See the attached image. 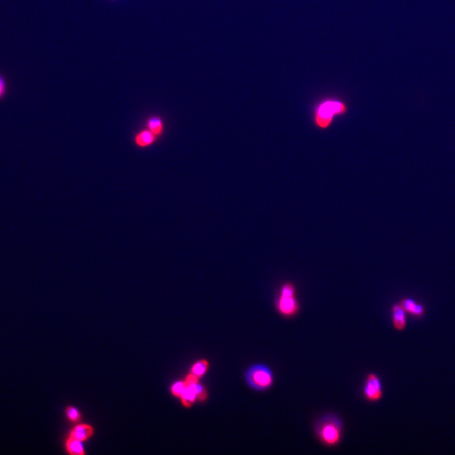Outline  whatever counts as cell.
Returning a JSON list of instances; mask_svg holds the SVG:
<instances>
[{"mask_svg":"<svg viewBox=\"0 0 455 455\" xmlns=\"http://www.w3.org/2000/svg\"><path fill=\"white\" fill-rule=\"evenodd\" d=\"M66 450L69 454L84 455L85 453L82 442L69 436L66 440Z\"/></svg>","mask_w":455,"mask_h":455,"instance_id":"obj_12","label":"cell"},{"mask_svg":"<svg viewBox=\"0 0 455 455\" xmlns=\"http://www.w3.org/2000/svg\"><path fill=\"white\" fill-rule=\"evenodd\" d=\"M181 399H182L183 406H186V407H191L195 403L197 397H196V394L192 389V388L187 385V388L185 389V391L183 392V394L181 395Z\"/></svg>","mask_w":455,"mask_h":455,"instance_id":"obj_13","label":"cell"},{"mask_svg":"<svg viewBox=\"0 0 455 455\" xmlns=\"http://www.w3.org/2000/svg\"><path fill=\"white\" fill-rule=\"evenodd\" d=\"M319 439L328 446H335L342 437V422L335 416H325L316 426Z\"/></svg>","mask_w":455,"mask_h":455,"instance_id":"obj_2","label":"cell"},{"mask_svg":"<svg viewBox=\"0 0 455 455\" xmlns=\"http://www.w3.org/2000/svg\"><path fill=\"white\" fill-rule=\"evenodd\" d=\"M186 388H187L186 381H180V382H176L175 385H173L172 388H171V392H172V394L175 397H181V395L183 394V392L185 391Z\"/></svg>","mask_w":455,"mask_h":455,"instance_id":"obj_16","label":"cell"},{"mask_svg":"<svg viewBox=\"0 0 455 455\" xmlns=\"http://www.w3.org/2000/svg\"><path fill=\"white\" fill-rule=\"evenodd\" d=\"M399 304H401V307L405 309V311L406 313L415 316V317H418V318H420L425 314L424 306L422 304H418L417 301L412 300V299L406 298V299L401 300V302L399 303Z\"/></svg>","mask_w":455,"mask_h":455,"instance_id":"obj_8","label":"cell"},{"mask_svg":"<svg viewBox=\"0 0 455 455\" xmlns=\"http://www.w3.org/2000/svg\"><path fill=\"white\" fill-rule=\"evenodd\" d=\"M276 309L282 315L291 317L299 311V303L295 296H283L279 294L276 300Z\"/></svg>","mask_w":455,"mask_h":455,"instance_id":"obj_5","label":"cell"},{"mask_svg":"<svg viewBox=\"0 0 455 455\" xmlns=\"http://www.w3.org/2000/svg\"><path fill=\"white\" fill-rule=\"evenodd\" d=\"M145 128L153 132L156 137H160L163 136L165 133V122L161 116H149L146 120V127Z\"/></svg>","mask_w":455,"mask_h":455,"instance_id":"obj_9","label":"cell"},{"mask_svg":"<svg viewBox=\"0 0 455 455\" xmlns=\"http://www.w3.org/2000/svg\"><path fill=\"white\" fill-rule=\"evenodd\" d=\"M66 416L71 422H75L81 420V413L78 411V409H76L73 406L67 407Z\"/></svg>","mask_w":455,"mask_h":455,"instance_id":"obj_15","label":"cell"},{"mask_svg":"<svg viewBox=\"0 0 455 455\" xmlns=\"http://www.w3.org/2000/svg\"><path fill=\"white\" fill-rule=\"evenodd\" d=\"M4 93H5V85H4V81L0 78V97L2 96Z\"/></svg>","mask_w":455,"mask_h":455,"instance_id":"obj_17","label":"cell"},{"mask_svg":"<svg viewBox=\"0 0 455 455\" xmlns=\"http://www.w3.org/2000/svg\"><path fill=\"white\" fill-rule=\"evenodd\" d=\"M245 381L251 389L257 391H264L273 385V373L267 365L262 363L254 364L246 371Z\"/></svg>","mask_w":455,"mask_h":455,"instance_id":"obj_3","label":"cell"},{"mask_svg":"<svg viewBox=\"0 0 455 455\" xmlns=\"http://www.w3.org/2000/svg\"><path fill=\"white\" fill-rule=\"evenodd\" d=\"M186 383L189 386H191L196 394V397L199 401H204L208 398V391L207 389L201 385L199 381V378L193 374H189L186 379Z\"/></svg>","mask_w":455,"mask_h":455,"instance_id":"obj_11","label":"cell"},{"mask_svg":"<svg viewBox=\"0 0 455 455\" xmlns=\"http://www.w3.org/2000/svg\"><path fill=\"white\" fill-rule=\"evenodd\" d=\"M94 430L92 426L88 424H81L76 426L69 434V436L73 439H78L83 442L90 439L94 435Z\"/></svg>","mask_w":455,"mask_h":455,"instance_id":"obj_10","label":"cell"},{"mask_svg":"<svg viewBox=\"0 0 455 455\" xmlns=\"http://www.w3.org/2000/svg\"><path fill=\"white\" fill-rule=\"evenodd\" d=\"M349 111V106L343 98L326 95L317 100L312 107L311 116L314 127L321 131L330 129L338 118L343 117Z\"/></svg>","mask_w":455,"mask_h":455,"instance_id":"obj_1","label":"cell"},{"mask_svg":"<svg viewBox=\"0 0 455 455\" xmlns=\"http://www.w3.org/2000/svg\"><path fill=\"white\" fill-rule=\"evenodd\" d=\"M158 140L159 137L146 128L140 130L133 137L135 145L140 149H148L153 146Z\"/></svg>","mask_w":455,"mask_h":455,"instance_id":"obj_6","label":"cell"},{"mask_svg":"<svg viewBox=\"0 0 455 455\" xmlns=\"http://www.w3.org/2000/svg\"><path fill=\"white\" fill-rule=\"evenodd\" d=\"M363 394L367 400L372 402L380 401L383 397L382 383L375 373H369L367 376L363 386Z\"/></svg>","mask_w":455,"mask_h":455,"instance_id":"obj_4","label":"cell"},{"mask_svg":"<svg viewBox=\"0 0 455 455\" xmlns=\"http://www.w3.org/2000/svg\"><path fill=\"white\" fill-rule=\"evenodd\" d=\"M209 368V363L207 359H202L200 361L196 362L192 368H191V374L195 375L197 378L202 377L208 372Z\"/></svg>","mask_w":455,"mask_h":455,"instance_id":"obj_14","label":"cell"},{"mask_svg":"<svg viewBox=\"0 0 455 455\" xmlns=\"http://www.w3.org/2000/svg\"><path fill=\"white\" fill-rule=\"evenodd\" d=\"M392 321L395 330L402 331L406 327V312L401 304H394L392 308Z\"/></svg>","mask_w":455,"mask_h":455,"instance_id":"obj_7","label":"cell"}]
</instances>
